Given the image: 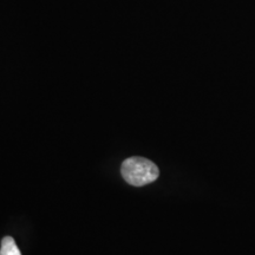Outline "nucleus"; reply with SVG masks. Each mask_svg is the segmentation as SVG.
<instances>
[{"mask_svg": "<svg viewBox=\"0 0 255 255\" xmlns=\"http://www.w3.org/2000/svg\"><path fill=\"white\" fill-rule=\"evenodd\" d=\"M121 173L128 183L135 187L152 183L159 176V170L154 162L138 156L127 158L121 167Z\"/></svg>", "mask_w": 255, "mask_h": 255, "instance_id": "obj_1", "label": "nucleus"}, {"mask_svg": "<svg viewBox=\"0 0 255 255\" xmlns=\"http://www.w3.org/2000/svg\"><path fill=\"white\" fill-rule=\"evenodd\" d=\"M0 255H21L13 238L5 237L2 239L1 248H0Z\"/></svg>", "mask_w": 255, "mask_h": 255, "instance_id": "obj_2", "label": "nucleus"}]
</instances>
